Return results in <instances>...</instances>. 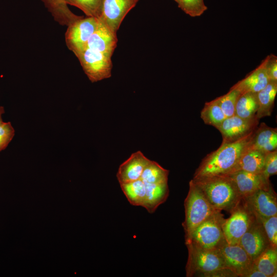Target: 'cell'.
Returning <instances> with one entry per match:
<instances>
[{"mask_svg":"<svg viewBox=\"0 0 277 277\" xmlns=\"http://www.w3.org/2000/svg\"><path fill=\"white\" fill-rule=\"evenodd\" d=\"M186 246L188 252L186 266V276H192L197 272L205 276L216 270L226 267L216 249H203L190 244Z\"/></svg>","mask_w":277,"mask_h":277,"instance_id":"cell-5","label":"cell"},{"mask_svg":"<svg viewBox=\"0 0 277 277\" xmlns=\"http://www.w3.org/2000/svg\"><path fill=\"white\" fill-rule=\"evenodd\" d=\"M277 173V149L266 152L263 174L269 179L270 176Z\"/></svg>","mask_w":277,"mask_h":277,"instance_id":"cell-32","label":"cell"},{"mask_svg":"<svg viewBox=\"0 0 277 277\" xmlns=\"http://www.w3.org/2000/svg\"><path fill=\"white\" fill-rule=\"evenodd\" d=\"M265 63V58L258 67L233 86L236 87L242 94L249 92L257 93L260 91L270 81L267 74Z\"/></svg>","mask_w":277,"mask_h":277,"instance_id":"cell-17","label":"cell"},{"mask_svg":"<svg viewBox=\"0 0 277 277\" xmlns=\"http://www.w3.org/2000/svg\"><path fill=\"white\" fill-rule=\"evenodd\" d=\"M256 219L262 224L269 245L271 247L277 248V215Z\"/></svg>","mask_w":277,"mask_h":277,"instance_id":"cell-31","label":"cell"},{"mask_svg":"<svg viewBox=\"0 0 277 277\" xmlns=\"http://www.w3.org/2000/svg\"><path fill=\"white\" fill-rule=\"evenodd\" d=\"M192 180L217 210L230 213L242 201L234 183L228 175L202 176Z\"/></svg>","mask_w":277,"mask_h":277,"instance_id":"cell-2","label":"cell"},{"mask_svg":"<svg viewBox=\"0 0 277 277\" xmlns=\"http://www.w3.org/2000/svg\"><path fill=\"white\" fill-rule=\"evenodd\" d=\"M185 217L182 225L185 232V243L195 229L215 213V209L209 202L201 190L191 180L189 191L184 201Z\"/></svg>","mask_w":277,"mask_h":277,"instance_id":"cell-3","label":"cell"},{"mask_svg":"<svg viewBox=\"0 0 277 277\" xmlns=\"http://www.w3.org/2000/svg\"><path fill=\"white\" fill-rule=\"evenodd\" d=\"M250 148L264 152L277 149V129L262 123L254 130Z\"/></svg>","mask_w":277,"mask_h":277,"instance_id":"cell-18","label":"cell"},{"mask_svg":"<svg viewBox=\"0 0 277 277\" xmlns=\"http://www.w3.org/2000/svg\"><path fill=\"white\" fill-rule=\"evenodd\" d=\"M254 266L266 277H276L277 249L268 246L253 261Z\"/></svg>","mask_w":277,"mask_h":277,"instance_id":"cell-23","label":"cell"},{"mask_svg":"<svg viewBox=\"0 0 277 277\" xmlns=\"http://www.w3.org/2000/svg\"><path fill=\"white\" fill-rule=\"evenodd\" d=\"M205 276L207 277H236V274L231 269L227 267L222 268L216 270L212 272L207 274Z\"/></svg>","mask_w":277,"mask_h":277,"instance_id":"cell-35","label":"cell"},{"mask_svg":"<svg viewBox=\"0 0 277 277\" xmlns=\"http://www.w3.org/2000/svg\"><path fill=\"white\" fill-rule=\"evenodd\" d=\"M259 120L244 119L236 115L226 117L216 128L222 136L221 144L236 141L251 132L259 126Z\"/></svg>","mask_w":277,"mask_h":277,"instance_id":"cell-11","label":"cell"},{"mask_svg":"<svg viewBox=\"0 0 277 277\" xmlns=\"http://www.w3.org/2000/svg\"><path fill=\"white\" fill-rule=\"evenodd\" d=\"M68 5L77 7L87 16L99 18L102 14L104 0H64Z\"/></svg>","mask_w":277,"mask_h":277,"instance_id":"cell-28","label":"cell"},{"mask_svg":"<svg viewBox=\"0 0 277 277\" xmlns=\"http://www.w3.org/2000/svg\"><path fill=\"white\" fill-rule=\"evenodd\" d=\"M234 183L242 200L259 190H269L271 185L269 179L263 173H252L236 171L227 174Z\"/></svg>","mask_w":277,"mask_h":277,"instance_id":"cell-12","label":"cell"},{"mask_svg":"<svg viewBox=\"0 0 277 277\" xmlns=\"http://www.w3.org/2000/svg\"><path fill=\"white\" fill-rule=\"evenodd\" d=\"M178 7L191 17L201 16L207 10L204 0H180Z\"/></svg>","mask_w":277,"mask_h":277,"instance_id":"cell-30","label":"cell"},{"mask_svg":"<svg viewBox=\"0 0 277 277\" xmlns=\"http://www.w3.org/2000/svg\"><path fill=\"white\" fill-rule=\"evenodd\" d=\"M139 0H104L99 17L114 32H116L128 13Z\"/></svg>","mask_w":277,"mask_h":277,"instance_id":"cell-13","label":"cell"},{"mask_svg":"<svg viewBox=\"0 0 277 277\" xmlns=\"http://www.w3.org/2000/svg\"><path fill=\"white\" fill-rule=\"evenodd\" d=\"M74 54L92 83L111 77L112 68L111 56L88 48Z\"/></svg>","mask_w":277,"mask_h":277,"instance_id":"cell-6","label":"cell"},{"mask_svg":"<svg viewBox=\"0 0 277 277\" xmlns=\"http://www.w3.org/2000/svg\"><path fill=\"white\" fill-rule=\"evenodd\" d=\"M169 170L157 162L150 160L145 167L141 179L146 183L160 184L168 182Z\"/></svg>","mask_w":277,"mask_h":277,"instance_id":"cell-27","label":"cell"},{"mask_svg":"<svg viewBox=\"0 0 277 277\" xmlns=\"http://www.w3.org/2000/svg\"><path fill=\"white\" fill-rule=\"evenodd\" d=\"M265 68L267 75L270 81L277 82V57L270 54L265 58Z\"/></svg>","mask_w":277,"mask_h":277,"instance_id":"cell-34","label":"cell"},{"mask_svg":"<svg viewBox=\"0 0 277 277\" xmlns=\"http://www.w3.org/2000/svg\"><path fill=\"white\" fill-rule=\"evenodd\" d=\"M258 109L256 93L245 92L240 95L236 102L235 115L244 119H253L257 118Z\"/></svg>","mask_w":277,"mask_h":277,"instance_id":"cell-24","label":"cell"},{"mask_svg":"<svg viewBox=\"0 0 277 277\" xmlns=\"http://www.w3.org/2000/svg\"><path fill=\"white\" fill-rule=\"evenodd\" d=\"M14 135V129L10 122L0 125V152L7 147Z\"/></svg>","mask_w":277,"mask_h":277,"instance_id":"cell-33","label":"cell"},{"mask_svg":"<svg viewBox=\"0 0 277 277\" xmlns=\"http://www.w3.org/2000/svg\"><path fill=\"white\" fill-rule=\"evenodd\" d=\"M117 43L116 32L113 31L105 22L98 18L97 27L89 39L86 48L112 56Z\"/></svg>","mask_w":277,"mask_h":277,"instance_id":"cell-15","label":"cell"},{"mask_svg":"<svg viewBox=\"0 0 277 277\" xmlns=\"http://www.w3.org/2000/svg\"><path fill=\"white\" fill-rule=\"evenodd\" d=\"M241 202L255 219L277 215L276 195L272 188L268 190H258Z\"/></svg>","mask_w":277,"mask_h":277,"instance_id":"cell-10","label":"cell"},{"mask_svg":"<svg viewBox=\"0 0 277 277\" xmlns=\"http://www.w3.org/2000/svg\"><path fill=\"white\" fill-rule=\"evenodd\" d=\"M244 277H266V276L259 271L254 266L247 272Z\"/></svg>","mask_w":277,"mask_h":277,"instance_id":"cell-36","label":"cell"},{"mask_svg":"<svg viewBox=\"0 0 277 277\" xmlns=\"http://www.w3.org/2000/svg\"><path fill=\"white\" fill-rule=\"evenodd\" d=\"M241 94V91L233 86L227 93L216 98L227 117L235 115L236 102Z\"/></svg>","mask_w":277,"mask_h":277,"instance_id":"cell-29","label":"cell"},{"mask_svg":"<svg viewBox=\"0 0 277 277\" xmlns=\"http://www.w3.org/2000/svg\"><path fill=\"white\" fill-rule=\"evenodd\" d=\"M239 244L253 261L270 246L262 224L256 219L241 238Z\"/></svg>","mask_w":277,"mask_h":277,"instance_id":"cell-14","label":"cell"},{"mask_svg":"<svg viewBox=\"0 0 277 277\" xmlns=\"http://www.w3.org/2000/svg\"><path fill=\"white\" fill-rule=\"evenodd\" d=\"M201 117L205 124L216 128L227 117L215 98L205 104Z\"/></svg>","mask_w":277,"mask_h":277,"instance_id":"cell-26","label":"cell"},{"mask_svg":"<svg viewBox=\"0 0 277 277\" xmlns=\"http://www.w3.org/2000/svg\"><path fill=\"white\" fill-rule=\"evenodd\" d=\"M120 186L124 194L132 205L143 207L146 195V187L141 179L121 184Z\"/></svg>","mask_w":277,"mask_h":277,"instance_id":"cell-25","label":"cell"},{"mask_svg":"<svg viewBox=\"0 0 277 277\" xmlns=\"http://www.w3.org/2000/svg\"><path fill=\"white\" fill-rule=\"evenodd\" d=\"M241 202L242 204L240 203L230 212V216L225 220L222 225L225 240L229 244H239L242 236L255 220L253 214Z\"/></svg>","mask_w":277,"mask_h":277,"instance_id":"cell-7","label":"cell"},{"mask_svg":"<svg viewBox=\"0 0 277 277\" xmlns=\"http://www.w3.org/2000/svg\"><path fill=\"white\" fill-rule=\"evenodd\" d=\"M225 220L221 211L212 214L195 229L185 244H190L203 249L216 250L225 240L222 229Z\"/></svg>","mask_w":277,"mask_h":277,"instance_id":"cell-4","label":"cell"},{"mask_svg":"<svg viewBox=\"0 0 277 277\" xmlns=\"http://www.w3.org/2000/svg\"><path fill=\"white\" fill-rule=\"evenodd\" d=\"M216 250L225 266L238 276L244 277L253 265V261L239 244L231 245L225 240Z\"/></svg>","mask_w":277,"mask_h":277,"instance_id":"cell-9","label":"cell"},{"mask_svg":"<svg viewBox=\"0 0 277 277\" xmlns=\"http://www.w3.org/2000/svg\"><path fill=\"white\" fill-rule=\"evenodd\" d=\"M254 131L236 141L221 144L217 149L207 154L195 170L193 178L230 173L249 148Z\"/></svg>","mask_w":277,"mask_h":277,"instance_id":"cell-1","label":"cell"},{"mask_svg":"<svg viewBox=\"0 0 277 277\" xmlns=\"http://www.w3.org/2000/svg\"><path fill=\"white\" fill-rule=\"evenodd\" d=\"M98 18L82 17L67 27L65 38L68 48L74 54L87 47L88 41L95 31Z\"/></svg>","mask_w":277,"mask_h":277,"instance_id":"cell-8","label":"cell"},{"mask_svg":"<svg viewBox=\"0 0 277 277\" xmlns=\"http://www.w3.org/2000/svg\"><path fill=\"white\" fill-rule=\"evenodd\" d=\"M265 153L259 150L249 147L229 173L240 170L252 173H263Z\"/></svg>","mask_w":277,"mask_h":277,"instance_id":"cell-19","label":"cell"},{"mask_svg":"<svg viewBox=\"0 0 277 277\" xmlns=\"http://www.w3.org/2000/svg\"><path fill=\"white\" fill-rule=\"evenodd\" d=\"M5 113V109L3 106H0V125L2 124L4 122L3 120L2 115Z\"/></svg>","mask_w":277,"mask_h":277,"instance_id":"cell-37","label":"cell"},{"mask_svg":"<svg viewBox=\"0 0 277 277\" xmlns=\"http://www.w3.org/2000/svg\"><path fill=\"white\" fill-rule=\"evenodd\" d=\"M173 1H174L176 3H178L180 0H173Z\"/></svg>","mask_w":277,"mask_h":277,"instance_id":"cell-38","label":"cell"},{"mask_svg":"<svg viewBox=\"0 0 277 277\" xmlns=\"http://www.w3.org/2000/svg\"><path fill=\"white\" fill-rule=\"evenodd\" d=\"M54 19L62 26H68L83 17L76 15L68 8L64 0H41Z\"/></svg>","mask_w":277,"mask_h":277,"instance_id":"cell-21","label":"cell"},{"mask_svg":"<svg viewBox=\"0 0 277 277\" xmlns=\"http://www.w3.org/2000/svg\"><path fill=\"white\" fill-rule=\"evenodd\" d=\"M150 161L140 151L132 153L119 166L116 177L120 184L140 179L145 167Z\"/></svg>","mask_w":277,"mask_h":277,"instance_id":"cell-16","label":"cell"},{"mask_svg":"<svg viewBox=\"0 0 277 277\" xmlns=\"http://www.w3.org/2000/svg\"><path fill=\"white\" fill-rule=\"evenodd\" d=\"M144 183L146 195L143 207L149 213H152L168 197L169 190L168 182L160 184Z\"/></svg>","mask_w":277,"mask_h":277,"instance_id":"cell-20","label":"cell"},{"mask_svg":"<svg viewBox=\"0 0 277 277\" xmlns=\"http://www.w3.org/2000/svg\"><path fill=\"white\" fill-rule=\"evenodd\" d=\"M277 93V82L269 81L268 85L256 93L258 109L256 117L260 118L270 116Z\"/></svg>","mask_w":277,"mask_h":277,"instance_id":"cell-22","label":"cell"}]
</instances>
